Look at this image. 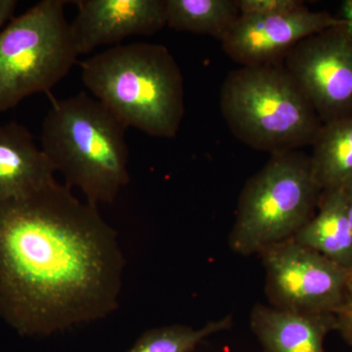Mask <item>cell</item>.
<instances>
[{"label":"cell","instance_id":"277c9868","mask_svg":"<svg viewBox=\"0 0 352 352\" xmlns=\"http://www.w3.org/2000/svg\"><path fill=\"white\" fill-rule=\"evenodd\" d=\"M219 97L234 136L271 155L312 145L323 124L283 61L233 69Z\"/></svg>","mask_w":352,"mask_h":352},{"label":"cell","instance_id":"6da1fadb","mask_svg":"<svg viewBox=\"0 0 352 352\" xmlns=\"http://www.w3.org/2000/svg\"><path fill=\"white\" fill-rule=\"evenodd\" d=\"M71 190L56 182L0 201V316L20 335L47 337L119 307V234Z\"/></svg>","mask_w":352,"mask_h":352},{"label":"cell","instance_id":"ba28073f","mask_svg":"<svg viewBox=\"0 0 352 352\" xmlns=\"http://www.w3.org/2000/svg\"><path fill=\"white\" fill-rule=\"evenodd\" d=\"M283 65L322 124L352 113V38L346 24L302 39Z\"/></svg>","mask_w":352,"mask_h":352},{"label":"cell","instance_id":"8fae6325","mask_svg":"<svg viewBox=\"0 0 352 352\" xmlns=\"http://www.w3.org/2000/svg\"><path fill=\"white\" fill-rule=\"evenodd\" d=\"M54 168L29 129L0 124V201L25 198L57 182Z\"/></svg>","mask_w":352,"mask_h":352},{"label":"cell","instance_id":"2e32d148","mask_svg":"<svg viewBox=\"0 0 352 352\" xmlns=\"http://www.w3.org/2000/svg\"><path fill=\"white\" fill-rule=\"evenodd\" d=\"M232 325L233 319L229 315L208 322L201 328L173 324L150 329L126 352H194L208 337L229 330Z\"/></svg>","mask_w":352,"mask_h":352},{"label":"cell","instance_id":"d6986e66","mask_svg":"<svg viewBox=\"0 0 352 352\" xmlns=\"http://www.w3.org/2000/svg\"><path fill=\"white\" fill-rule=\"evenodd\" d=\"M18 6L16 0H0V31L8 21L12 20L14 11Z\"/></svg>","mask_w":352,"mask_h":352},{"label":"cell","instance_id":"ac0fdd59","mask_svg":"<svg viewBox=\"0 0 352 352\" xmlns=\"http://www.w3.org/2000/svg\"><path fill=\"white\" fill-rule=\"evenodd\" d=\"M337 331L342 339L352 346V270L347 275L346 293L344 303L336 314Z\"/></svg>","mask_w":352,"mask_h":352},{"label":"cell","instance_id":"5bb4252c","mask_svg":"<svg viewBox=\"0 0 352 352\" xmlns=\"http://www.w3.org/2000/svg\"><path fill=\"white\" fill-rule=\"evenodd\" d=\"M310 156L322 191L352 187V113L322 124Z\"/></svg>","mask_w":352,"mask_h":352},{"label":"cell","instance_id":"52a82bcc","mask_svg":"<svg viewBox=\"0 0 352 352\" xmlns=\"http://www.w3.org/2000/svg\"><path fill=\"white\" fill-rule=\"evenodd\" d=\"M258 256L265 270L270 307L296 314L333 315L342 307L349 270L293 238L265 248Z\"/></svg>","mask_w":352,"mask_h":352},{"label":"cell","instance_id":"7c38bea8","mask_svg":"<svg viewBox=\"0 0 352 352\" xmlns=\"http://www.w3.org/2000/svg\"><path fill=\"white\" fill-rule=\"evenodd\" d=\"M250 324L263 352H326V337L337 331L336 315L296 314L261 303L252 308Z\"/></svg>","mask_w":352,"mask_h":352},{"label":"cell","instance_id":"44dd1931","mask_svg":"<svg viewBox=\"0 0 352 352\" xmlns=\"http://www.w3.org/2000/svg\"><path fill=\"white\" fill-rule=\"evenodd\" d=\"M346 210L347 219H349V227L352 234V187L346 190Z\"/></svg>","mask_w":352,"mask_h":352},{"label":"cell","instance_id":"9a60e30c","mask_svg":"<svg viewBox=\"0 0 352 352\" xmlns=\"http://www.w3.org/2000/svg\"><path fill=\"white\" fill-rule=\"evenodd\" d=\"M166 25L221 43L240 17L238 0H166Z\"/></svg>","mask_w":352,"mask_h":352},{"label":"cell","instance_id":"5b68a950","mask_svg":"<svg viewBox=\"0 0 352 352\" xmlns=\"http://www.w3.org/2000/svg\"><path fill=\"white\" fill-rule=\"evenodd\" d=\"M321 194L310 156L300 150L271 155L241 192L229 247L249 256L294 238L316 212Z\"/></svg>","mask_w":352,"mask_h":352},{"label":"cell","instance_id":"30bf717a","mask_svg":"<svg viewBox=\"0 0 352 352\" xmlns=\"http://www.w3.org/2000/svg\"><path fill=\"white\" fill-rule=\"evenodd\" d=\"M72 34L78 55L166 27V0H78Z\"/></svg>","mask_w":352,"mask_h":352},{"label":"cell","instance_id":"8992f818","mask_svg":"<svg viewBox=\"0 0 352 352\" xmlns=\"http://www.w3.org/2000/svg\"><path fill=\"white\" fill-rule=\"evenodd\" d=\"M65 0H43L0 31V112L50 91L78 55Z\"/></svg>","mask_w":352,"mask_h":352},{"label":"cell","instance_id":"3957f363","mask_svg":"<svg viewBox=\"0 0 352 352\" xmlns=\"http://www.w3.org/2000/svg\"><path fill=\"white\" fill-rule=\"evenodd\" d=\"M126 129L100 101L80 92L46 113L41 149L65 185L98 207L113 204L131 180Z\"/></svg>","mask_w":352,"mask_h":352},{"label":"cell","instance_id":"e0dca14e","mask_svg":"<svg viewBox=\"0 0 352 352\" xmlns=\"http://www.w3.org/2000/svg\"><path fill=\"white\" fill-rule=\"evenodd\" d=\"M241 15L272 16L289 14L305 7L300 0H238Z\"/></svg>","mask_w":352,"mask_h":352},{"label":"cell","instance_id":"ffe728a7","mask_svg":"<svg viewBox=\"0 0 352 352\" xmlns=\"http://www.w3.org/2000/svg\"><path fill=\"white\" fill-rule=\"evenodd\" d=\"M342 20L346 22L347 32L352 38V0H346L342 4Z\"/></svg>","mask_w":352,"mask_h":352},{"label":"cell","instance_id":"9c48e42d","mask_svg":"<svg viewBox=\"0 0 352 352\" xmlns=\"http://www.w3.org/2000/svg\"><path fill=\"white\" fill-rule=\"evenodd\" d=\"M346 24L328 12L307 7L282 15H240L221 41L226 55L241 66L283 61L294 46L302 39Z\"/></svg>","mask_w":352,"mask_h":352},{"label":"cell","instance_id":"4fadbf2b","mask_svg":"<svg viewBox=\"0 0 352 352\" xmlns=\"http://www.w3.org/2000/svg\"><path fill=\"white\" fill-rule=\"evenodd\" d=\"M293 239L344 270H352V234L347 219L346 190L322 191L316 212Z\"/></svg>","mask_w":352,"mask_h":352},{"label":"cell","instance_id":"7a4b0ae2","mask_svg":"<svg viewBox=\"0 0 352 352\" xmlns=\"http://www.w3.org/2000/svg\"><path fill=\"white\" fill-rule=\"evenodd\" d=\"M83 85L129 129L177 135L185 113L180 67L163 44H119L82 63Z\"/></svg>","mask_w":352,"mask_h":352}]
</instances>
